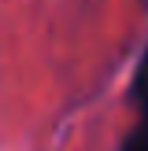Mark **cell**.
<instances>
[{
	"mask_svg": "<svg viewBox=\"0 0 148 151\" xmlns=\"http://www.w3.org/2000/svg\"><path fill=\"white\" fill-rule=\"evenodd\" d=\"M122 151H148V114H144V122H141V129L130 133V140H126Z\"/></svg>",
	"mask_w": 148,
	"mask_h": 151,
	"instance_id": "obj_2",
	"label": "cell"
},
{
	"mask_svg": "<svg viewBox=\"0 0 148 151\" xmlns=\"http://www.w3.org/2000/svg\"><path fill=\"white\" fill-rule=\"evenodd\" d=\"M133 100H137L141 111L148 114V48H144V55H141L137 74H133Z\"/></svg>",
	"mask_w": 148,
	"mask_h": 151,
	"instance_id": "obj_1",
	"label": "cell"
}]
</instances>
